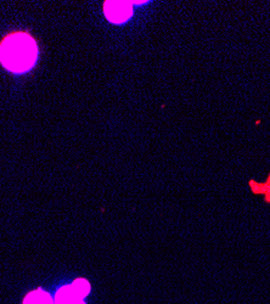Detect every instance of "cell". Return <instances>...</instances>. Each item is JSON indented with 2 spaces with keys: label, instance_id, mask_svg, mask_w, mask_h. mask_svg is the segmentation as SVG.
Masks as SVG:
<instances>
[{
  "label": "cell",
  "instance_id": "2",
  "mask_svg": "<svg viewBox=\"0 0 270 304\" xmlns=\"http://www.w3.org/2000/svg\"><path fill=\"white\" fill-rule=\"evenodd\" d=\"M132 1H106L105 2V15L107 20L113 23H122L132 16Z\"/></svg>",
  "mask_w": 270,
  "mask_h": 304
},
{
  "label": "cell",
  "instance_id": "1",
  "mask_svg": "<svg viewBox=\"0 0 270 304\" xmlns=\"http://www.w3.org/2000/svg\"><path fill=\"white\" fill-rule=\"evenodd\" d=\"M38 56L34 39L27 33H13L7 36L0 45V61L11 72L21 73L32 68Z\"/></svg>",
  "mask_w": 270,
  "mask_h": 304
},
{
  "label": "cell",
  "instance_id": "5",
  "mask_svg": "<svg viewBox=\"0 0 270 304\" xmlns=\"http://www.w3.org/2000/svg\"><path fill=\"white\" fill-rule=\"evenodd\" d=\"M80 304H84V302H82V303H80Z\"/></svg>",
  "mask_w": 270,
  "mask_h": 304
},
{
  "label": "cell",
  "instance_id": "4",
  "mask_svg": "<svg viewBox=\"0 0 270 304\" xmlns=\"http://www.w3.org/2000/svg\"><path fill=\"white\" fill-rule=\"evenodd\" d=\"M23 304H54V301L49 293L42 291V290H37L26 296Z\"/></svg>",
  "mask_w": 270,
  "mask_h": 304
},
{
  "label": "cell",
  "instance_id": "3",
  "mask_svg": "<svg viewBox=\"0 0 270 304\" xmlns=\"http://www.w3.org/2000/svg\"><path fill=\"white\" fill-rule=\"evenodd\" d=\"M83 298L84 297L75 290L73 285H69L59 290L55 297V304H80Z\"/></svg>",
  "mask_w": 270,
  "mask_h": 304
}]
</instances>
